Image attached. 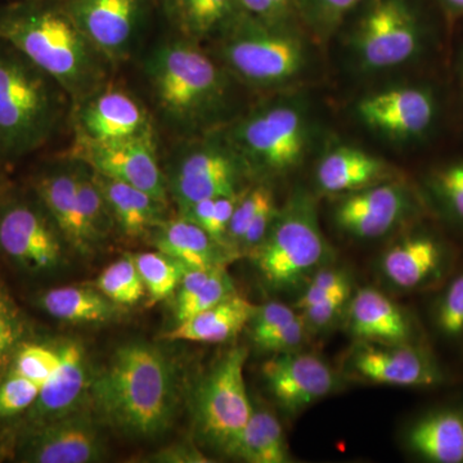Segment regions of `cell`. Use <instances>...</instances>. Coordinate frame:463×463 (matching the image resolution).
I'll use <instances>...</instances> for the list:
<instances>
[{"mask_svg": "<svg viewBox=\"0 0 463 463\" xmlns=\"http://www.w3.org/2000/svg\"><path fill=\"white\" fill-rule=\"evenodd\" d=\"M0 42L50 75L75 105L106 83L111 63L60 0H20L0 9Z\"/></svg>", "mask_w": 463, "mask_h": 463, "instance_id": "obj_1", "label": "cell"}, {"mask_svg": "<svg viewBox=\"0 0 463 463\" xmlns=\"http://www.w3.org/2000/svg\"><path fill=\"white\" fill-rule=\"evenodd\" d=\"M90 386L97 412L125 434L154 438L172 425L175 373L156 346L130 343L118 347Z\"/></svg>", "mask_w": 463, "mask_h": 463, "instance_id": "obj_2", "label": "cell"}, {"mask_svg": "<svg viewBox=\"0 0 463 463\" xmlns=\"http://www.w3.org/2000/svg\"><path fill=\"white\" fill-rule=\"evenodd\" d=\"M67 99L50 75L0 42V161L14 163L47 145L62 123Z\"/></svg>", "mask_w": 463, "mask_h": 463, "instance_id": "obj_3", "label": "cell"}, {"mask_svg": "<svg viewBox=\"0 0 463 463\" xmlns=\"http://www.w3.org/2000/svg\"><path fill=\"white\" fill-rule=\"evenodd\" d=\"M145 70L158 109L176 129L197 132L223 111L228 90L224 72L194 43L157 45Z\"/></svg>", "mask_w": 463, "mask_h": 463, "instance_id": "obj_4", "label": "cell"}, {"mask_svg": "<svg viewBox=\"0 0 463 463\" xmlns=\"http://www.w3.org/2000/svg\"><path fill=\"white\" fill-rule=\"evenodd\" d=\"M251 257L268 288L288 295L303 291L310 279L327 267L334 251L319 227L309 194L297 192L277 212Z\"/></svg>", "mask_w": 463, "mask_h": 463, "instance_id": "obj_5", "label": "cell"}, {"mask_svg": "<svg viewBox=\"0 0 463 463\" xmlns=\"http://www.w3.org/2000/svg\"><path fill=\"white\" fill-rule=\"evenodd\" d=\"M227 24L222 58L246 83L273 87L288 83L303 71L306 45L286 24L265 23L240 11Z\"/></svg>", "mask_w": 463, "mask_h": 463, "instance_id": "obj_6", "label": "cell"}, {"mask_svg": "<svg viewBox=\"0 0 463 463\" xmlns=\"http://www.w3.org/2000/svg\"><path fill=\"white\" fill-rule=\"evenodd\" d=\"M227 141L249 170L288 173L306 156V118L288 105L259 109L234 125Z\"/></svg>", "mask_w": 463, "mask_h": 463, "instance_id": "obj_7", "label": "cell"}, {"mask_svg": "<svg viewBox=\"0 0 463 463\" xmlns=\"http://www.w3.org/2000/svg\"><path fill=\"white\" fill-rule=\"evenodd\" d=\"M425 45V26L411 0H371L353 36V48L367 70L404 65Z\"/></svg>", "mask_w": 463, "mask_h": 463, "instance_id": "obj_8", "label": "cell"}, {"mask_svg": "<svg viewBox=\"0 0 463 463\" xmlns=\"http://www.w3.org/2000/svg\"><path fill=\"white\" fill-rule=\"evenodd\" d=\"M341 374L350 380L398 388H438L448 381L443 365L422 343L355 341L344 358Z\"/></svg>", "mask_w": 463, "mask_h": 463, "instance_id": "obj_9", "label": "cell"}, {"mask_svg": "<svg viewBox=\"0 0 463 463\" xmlns=\"http://www.w3.org/2000/svg\"><path fill=\"white\" fill-rule=\"evenodd\" d=\"M246 358L243 347L230 350L207 374L197 397L200 431L227 453L254 411L243 377Z\"/></svg>", "mask_w": 463, "mask_h": 463, "instance_id": "obj_10", "label": "cell"}, {"mask_svg": "<svg viewBox=\"0 0 463 463\" xmlns=\"http://www.w3.org/2000/svg\"><path fill=\"white\" fill-rule=\"evenodd\" d=\"M249 167L230 142L184 146L172 165L170 188L181 209L207 199L240 194Z\"/></svg>", "mask_w": 463, "mask_h": 463, "instance_id": "obj_11", "label": "cell"}, {"mask_svg": "<svg viewBox=\"0 0 463 463\" xmlns=\"http://www.w3.org/2000/svg\"><path fill=\"white\" fill-rule=\"evenodd\" d=\"M379 265L383 279L398 291H435L457 269V254L434 228L419 227L390 245Z\"/></svg>", "mask_w": 463, "mask_h": 463, "instance_id": "obj_12", "label": "cell"}, {"mask_svg": "<svg viewBox=\"0 0 463 463\" xmlns=\"http://www.w3.org/2000/svg\"><path fill=\"white\" fill-rule=\"evenodd\" d=\"M60 232L35 201L12 199L0 205V252L29 273L53 269L62 258Z\"/></svg>", "mask_w": 463, "mask_h": 463, "instance_id": "obj_13", "label": "cell"}, {"mask_svg": "<svg viewBox=\"0 0 463 463\" xmlns=\"http://www.w3.org/2000/svg\"><path fill=\"white\" fill-rule=\"evenodd\" d=\"M419 213L412 191L399 182H383L344 194L334 209V222L347 236L374 240L398 230Z\"/></svg>", "mask_w": 463, "mask_h": 463, "instance_id": "obj_14", "label": "cell"}, {"mask_svg": "<svg viewBox=\"0 0 463 463\" xmlns=\"http://www.w3.org/2000/svg\"><path fill=\"white\" fill-rule=\"evenodd\" d=\"M261 374L274 402L289 416L334 394L344 385L343 374L312 353H276L265 362Z\"/></svg>", "mask_w": 463, "mask_h": 463, "instance_id": "obj_15", "label": "cell"}, {"mask_svg": "<svg viewBox=\"0 0 463 463\" xmlns=\"http://www.w3.org/2000/svg\"><path fill=\"white\" fill-rule=\"evenodd\" d=\"M356 111L377 132L398 141H420L437 125L439 102L428 85H407L365 97Z\"/></svg>", "mask_w": 463, "mask_h": 463, "instance_id": "obj_16", "label": "cell"}, {"mask_svg": "<svg viewBox=\"0 0 463 463\" xmlns=\"http://www.w3.org/2000/svg\"><path fill=\"white\" fill-rule=\"evenodd\" d=\"M75 160L94 172L147 192L166 201V185L155 145V134L114 142L78 139Z\"/></svg>", "mask_w": 463, "mask_h": 463, "instance_id": "obj_17", "label": "cell"}, {"mask_svg": "<svg viewBox=\"0 0 463 463\" xmlns=\"http://www.w3.org/2000/svg\"><path fill=\"white\" fill-rule=\"evenodd\" d=\"M88 41L109 61L132 48L147 0H60Z\"/></svg>", "mask_w": 463, "mask_h": 463, "instance_id": "obj_18", "label": "cell"}, {"mask_svg": "<svg viewBox=\"0 0 463 463\" xmlns=\"http://www.w3.org/2000/svg\"><path fill=\"white\" fill-rule=\"evenodd\" d=\"M76 108L78 139L114 142L154 134L148 112L123 90L99 88Z\"/></svg>", "mask_w": 463, "mask_h": 463, "instance_id": "obj_19", "label": "cell"}, {"mask_svg": "<svg viewBox=\"0 0 463 463\" xmlns=\"http://www.w3.org/2000/svg\"><path fill=\"white\" fill-rule=\"evenodd\" d=\"M105 453L99 430L84 414H65L39 423L21 447L20 458L33 463H90Z\"/></svg>", "mask_w": 463, "mask_h": 463, "instance_id": "obj_20", "label": "cell"}, {"mask_svg": "<svg viewBox=\"0 0 463 463\" xmlns=\"http://www.w3.org/2000/svg\"><path fill=\"white\" fill-rule=\"evenodd\" d=\"M346 328L355 341L380 344L421 343L412 316L379 289L364 288L350 298Z\"/></svg>", "mask_w": 463, "mask_h": 463, "instance_id": "obj_21", "label": "cell"}, {"mask_svg": "<svg viewBox=\"0 0 463 463\" xmlns=\"http://www.w3.org/2000/svg\"><path fill=\"white\" fill-rule=\"evenodd\" d=\"M33 192L62 239L79 251L90 252L96 241L85 224L79 205L75 164L50 167L39 174L33 182Z\"/></svg>", "mask_w": 463, "mask_h": 463, "instance_id": "obj_22", "label": "cell"}, {"mask_svg": "<svg viewBox=\"0 0 463 463\" xmlns=\"http://www.w3.org/2000/svg\"><path fill=\"white\" fill-rule=\"evenodd\" d=\"M404 444L422 462L463 463V404L420 414L405 430Z\"/></svg>", "mask_w": 463, "mask_h": 463, "instance_id": "obj_23", "label": "cell"}, {"mask_svg": "<svg viewBox=\"0 0 463 463\" xmlns=\"http://www.w3.org/2000/svg\"><path fill=\"white\" fill-rule=\"evenodd\" d=\"M389 166L364 149L339 146L323 156L317 166L316 181L321 191L347 194L388 182Z\"/></svg>", "mask_w": 463, "mask_h": 463, "instance_id": "obj_24", "label": "cell"}, {"mask_svg": "<svg viewBox=\"0 0 463 463\" xmlns=\"http://www.w3.org/2000/svg\"><path fill=\"white\" fill-rule=\"evenodd\" d=\"M58 352L60 367L43 386L38 401L30 410V417L36 425L71 412L90 386L83 347L71 341L61 346Z\"/></svg>", "mask_w": 463, "mask_h": 463, "instance_id": "obj_25", "label": "cell"}, {"mask_svg": "<svg viewBox=\"0 0 463 463\" xmlns=\"http://www.w3.org/2000/svg\"><path fill=\"white\" fill-rule=\"evenodd\" d=\"M246 298L232 294L222 303L185 321L178 322L172 331L163 335V339L170 341H194V343H224L243 330L257 312Z\"/></svg>", "mask_w": 463, "mask_h": 463, "instance_id": "obj_26", "label": "cell"}, {"mask_svg": "<svg viewBox=\"0 0 463 463\" xmlns=\"http://www.w3.org/2000/svg\"><path fill=\"white\" fill-rule=\"evenodd\" d=\"M115 223L129 237H138L163 223L165 203L147 192L94 172Z\"/></svg>", "mask_w": 463, "mask_h": 463, "instance_id": "obj_27", "label": "cell"}, {"mask_svg": "<svg viewBox=\"0 0 463 463\" xmlns=\"http://www.w3.org/2000/svg\"><path fill=\"white\" fill-rule=\"evenodd\" d=\"M155 243L158 251L188 268L207 269L221 265L219 243L200 225L183 215L158 225Z\"/></svg>", "mask_w": 463, "mask_h": 463, "instance_id": "obj_28", "label": "cell"}, {"mask_svg": "<svg viewBox=\"0 0 463 463\" xmlns=\"http://www.w3.org/2000/svg\"><path fill=\"white\" fill-rule=\"evenodd\" d=\"M230 455L250 463H286L291 461L285 431L273 413L252 411L251 417L232 444Z\"/></svg>", "mask_w": 463, "mask_h": 463, "instance_id": "obj_29", "label": "cell"}, {"mask_svg": "<svg viewBox=\"0 0 463 463\" xmlns=\"http://www.w3.org/2000/svg\"><path fill=\"white\" fill-rule=\"evenodd\" d=\"M41 307L48 315L61 321L75 323L105 322L115 315L102 292L84 288H58L48 289L42 295Z\"/></svg>", "mask_w": 463, "mask_h": 463, "instance_id": "obj_30", "label": "cell"}, {"mask_svg": "<svg viewBox=\"0 0 463 463\" xmlns=\"http://www.w3.org/2000/svg\"><path fill=\"white\" fill-rule=\"evenodd\" d=\"M429 319L434 334L449 345L463 346V269L435 289Z\"/></svg>", "mask_w": 463, "mask_h": 463, "instance_id": "obj_31", "label": "cell"}, {"mask_svg": "<svg viewBox=\"0 0 463 463\" xmlns=\"http://www.w3.org/2000/svg\"><path fill=\"white\" fill-rule=\"evenodd\" d=\"M426 188L439 213L463 233V158L431 169Z\"/></svg>", "mask_w": 463, "mask_h": 463, "instance_id": "obj_32", "label": "cell"}, {"mask_svg": "<svg viewBox=\"0 0 463 463\" xmlns=\"http://www.w3.org/2000/svg\"><path fill=\"white\" fill-rule=\"evenodd\" d=\"M133 258L147 291L148 306L165 300L176 291L188 269L187 265L161 251L142 252Z\"/></svg>", "mask_w": 463, "mask_h": 463, "instance_id": "obj_33", "label": "cell"}, {"mask_svg": "<svg viewBox=\"0 0 463 463\" xmlns=\"http://www.w3.org/2000/svg\"><path fill=\"white\" fill-rule=\"evenodd\" d=\"M75 160V158H74ZM76 191L79 205L83 214L85 224L94 241H99L109 233L114 224L108 201L94 178L93 170L87 164L75 160Z\"/></svg>", "mask_w": 463, "mask_h": 463, "instance_id": "obj_34", "label": "cell"}, {"mask_svg": "<svg viewBox=\"0 0 463 463\" xmlns=\"http://www.w3.org/2000/svg\"><path fill=\"white\" fill-rule=\"evenodd\" d=\"M97 288L109 300L120 306H133L147 292L133 257H124L109 265L97 279Z\"/></svg>", "mask_w": 463, "mask_h": 463, "instance_id": "obj_35", "label": "cell"}, {"mask_svg": "<svg viewBox=\"0 0 463 463\" xmlns=\"http://www.w3.org/2000/svg\"><path fill=\"white\" fill-rule=\"evenodd\" d=\"M60 364L61 354L58 350L39 344H25L14 353L11 371L33 381L42 390L56 373Z\"/></svg>", "mask_w": 463, "mask_h": 463, "instance_id": "obj_36", "label": "cell"}, {"mask_svg": "<svg viewBox=\"0 0 463 463\" xmlns=\"http://www.w3.org/2000/svg\"><path fill=\"white\" fill-rule=\"evenodd\" d=\"M364 0H295L297 11L316 35H330Z\"/></svg>", "mask_w": 463, "mask_h": 463, "instance_id": "obj_37", "label": "cell"}, {"mask_svg": "<svg viewBox=\"0 0 463 463\" xmlns=\"http://www.w3.org/2000/svg\"><path fill=\"white\" fill-rule=\"evenodd\" d=\"M232 294H234V288L230 276L225 272L223 265H216L203 288L190 300L176 306V319L178 322L185 321L190 317L222 303Z\"/></svg>", "mask_w": 463, "mask_h": 463, "instance_id": "obj_38", "label": "cell"}, {"mask_svg": "<svg viewBox=\"0 0 463 463\" xmlns=\"http://www.w3.org/2000/svg\"><path fill=\"white\" fill-rule=\"evenodd\" d=\"M344 292H352L349 274L340 268L327 265L310 279L306 288L300 292V298H298L294 307L297 310H303L313 304Z\"/></svg>", "mask_w": 463, "mask_h": 463, "instance_id": "obj_39", "label": "cell"}, {"mask_svg": "<svg viewBox=\"0 0 463 463\" xmlns=\"http://www.w3.org/2000/svg\"><path fill=\"white\" fill-rule=\"evenodd\" d=\"M41 388L14 371L0 383V419H11L32 410Z\"/></svg>", "mask_w": 463, "mask_h": 463, "instance_id": "obj_40", "label": "cell"}, {"mask_svg": "<svg viewBox=\"0 0 463 463\" xmlns=\"http://www.w3.org/2000/svg\"><path fill=\"white\" fill-rule=\"evenodd\" d=\"M272 199V191L265 185H259L254 190L243 192L236 209H234L233 215H232L225 240L230 241L231 245L240 248L252 219L255 218L264 203Z\"/></svg>", "mask_w": 463, "mask_h": 463, "instance_id": "obj_41", "label": "cell"}, {"mask_svg": "<svg viewBox=\"0 0 463 463\" xmlns=\"http://www.w3.org/2000/svg\"><path fill=\"white\" fill-rule=\"evenodd\" d=\"M309 330H307L306 322L300 313L288 322V325L277 328L276 331L265 335L264 337L255 341V345L260 347L264 352L273 353H286L294 352V350L300 349L303 344L306 343L307 336H309Z\"/></svg>", "mask_w": 463, "mask_h": 463, "instance_id": "obj_42", "label": "cell"}, {"mask_svg": "<svg viewBox=\"0 0 463 463\" xmlns=\"http://www.w3.org/2000/svg\"><path fill=\"white\" fill-rule=\"evenodd\" d=\"M23 334V325L17 309L0 288V371L8 364L9 358L17 350Z\"/></svg>", "mask_w": 463, "mask_h": 463, "instance_id": "obj_43", "label": "cell"}, {"mask_svg": "<svg viewBox=\"0 0 463 463\" xmlns=\"http://www.w3.org/2000/svg\"><path fill=\"white\" fill-rule=\"evenodd\" d=\"M350 298L352 292H344L300 310V316L303 317L310 334L327 330L330 326L335 325L341 316L345 315Z\"/></svg>", "mask_w": 463, "mask_h": 463, "instance_id": "obj_44", "label": "cell"}, {"mask_svg": "<svg viewBox=\"0 0 463 463\" xmlns=\"http://www.w3.org/2000/svg\"><path fill=\"white\" fill-rule=\"evenodd\" d=\"M297 316L298 312L295 307L286 306L281 301H270L263 307H257V312L251 319L252 340L255 343V341L264 337L265 335L288 325Z\"/></svg>", "mask_w": 463, "mask_h": 463, "instance_id": "obj_45", "label": "cell"}, {"mask_svg": "<svg viewBox=\"0 0 463 463\" xmlns=\"http://www.w3.org/2000/svg\"><path fill=\"white\" fill-rule=\"evenodd\" d=\"M277 212H279V209H277L276 203H274L273 197L272 200L264 203L263 207L259 210L258 214L255 215V218L252 219L251 224L249 225L245 237H243L242 242H241L240 249L251 252L252 250L260 245L261 241L267 236L274 218H276Z\"/></svg>", "mask_w": 463, "mask_h": 463, "instance_id": "obj_46", "label": "cell"}, {"mask_svg": "<svg viewBox=\"0 0 463 463\" xmlns=\"http://www.w3.org/2000/svg\"><path fill=\"white\" fill-rule=\"evenodd\" d=\"M242 194L243 192H240V194H231V196L215 199L214 215H213L209 234L216 242L222 243L225 240L232 215H233L234 209H236Z\"/></svg>", "mask_w": 463, "mask_h": 463, "instance_id": "obj_47", "label": "cell"}, {"mask_svg": "<svg viewBox=\"0 0 463 463\" xmlns=\"http://www.w3.org/2000/svg\"><path fill=\"white\" fill-rule=\"evenodd\" d=\"M213 268H207V269H203V268H188L187 272L183 276L181 283H179L176 306H181V304L190 300L203 288V283L209 279Z\"/></svg>", "mask_w": 463, "mask_h": 463, "instance_id": "obj_48", "label": "cell"}, {"mask_svg": "<svg viewBox=\"0 0 463 463\" xmlns=\"http://www.w3.org/2000/svg\"><path fill=\"white\" fill-rule=\"evenodd\" d=\"M441 8L452 18L463 17V0H438Z\"/></svg>", "mask_w": 463, "mask_h": 463, "instance_id": "obj_49", "label": "cell"}, {"mask_svg": "<svg viewBox=\"0 0 463 463\" xmlns=\"http://www.w3.org/2000/svg\"><path fill=\"white\" fill-rule=\"evenodd\" d=\"M273 3L274 8L279 12V16L282 17L283 21L288 23L289 16L297 11V5H295V0H270Z\"/></svg>", "mask_w": 463, "mask_h": 463, "instance_id": "obj_50", "label": "cell"}, {"mask_svg": "<svg viewBox=\"0 0 463 463\" xmlns=\"http://www.w3.org/2000/svg\"><path fill=\"white\" fill-rule=\"evenodd\" d=\"M456 78L463 99V44L461 45V48H459L458 53H457Z\"/></svg>", "mask_w": 463, "mask_h": 463, "instance_id": "obj_51", "label": "cell"}]
</instances>
